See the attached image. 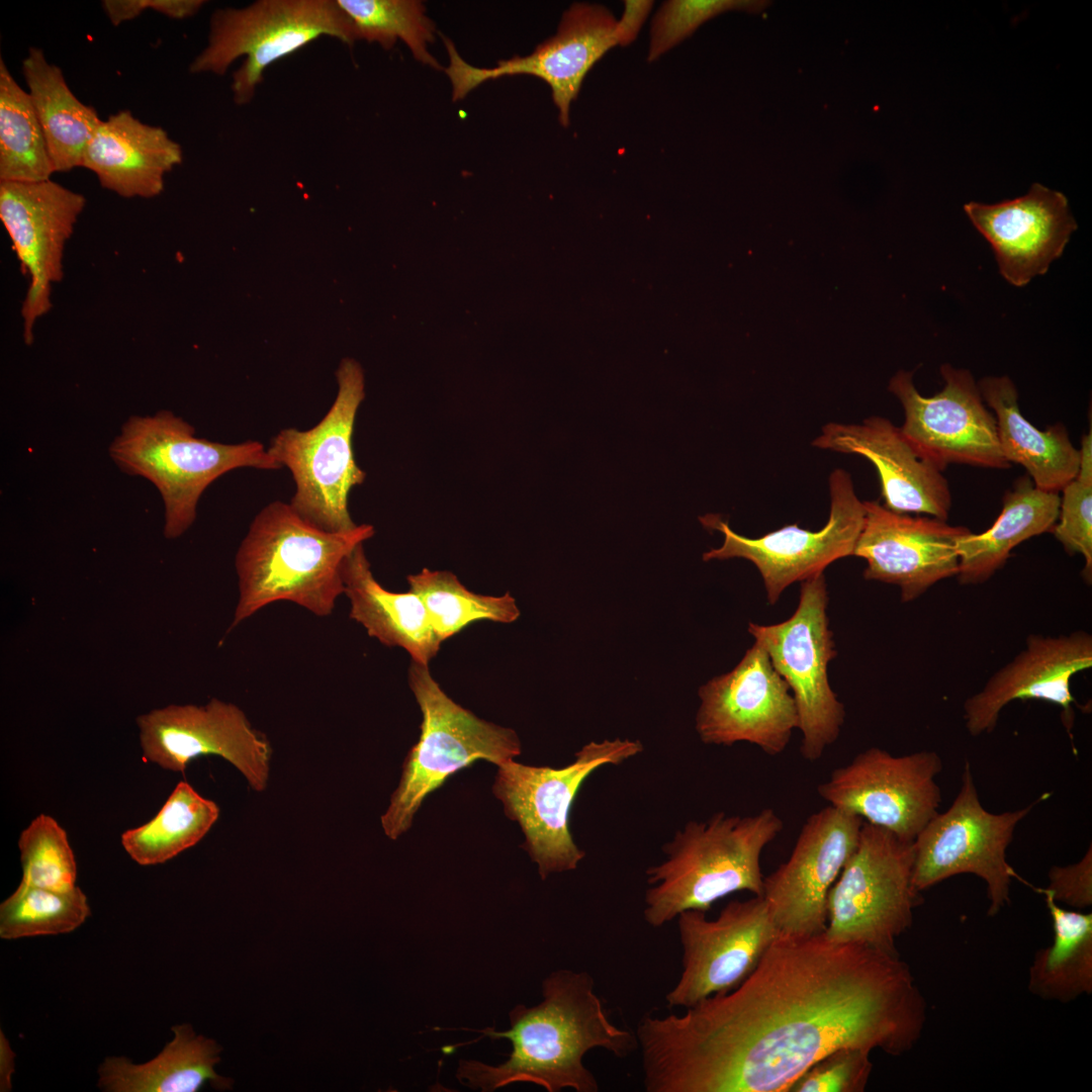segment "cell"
I'll use <instances>...</instances> for the list:
<instances>
[{
    "label": "cell",
    "instance_id": "cell-36",
    "mask_svg": "<svg viewBox=\"0 0 1092 1092\" xmlns=\"http://www.w3.org/2000/svg\"><path fill=\"white\" fill-rule=\"evenodd\" d=\"M90 915L83 891L53 890L19 883L0 905V936L16 939L68 933Z\"/></svg>",
    "mask_w": 1092,
    "mask_h": 1092
},
{
    "label": "cell",
    "instance_id": "cell-28",
    "mask_svg": "<svg viewBox=\"0 0 1092 1092\" xmlns=\"http://www.w3.org/2000/svg\"><path fill=\"white\" fill-rule=\"evenodd\" d=\"M978 386L994 412L1005 459L1023 466L1037 488L1061 491L1076 477L1080 460L1066 428L1057 424L1041 431L1029 423L1019 410L1016 386L1007 375L984 377Z\"/></svg>",
    "mask_w": 1092,
    "mask_h": 1092
},
{
    "label": "cell",
    "instance_id": "cell-39",
    "mask_svg": "<svg viewBox=\"0 0 1092 1092\" xmlns=\"http://www.w3.org/2000/svg\"><path fill=\"white\" fill-rule=\"evenodd\" d=\"M770 5L767 0H669L664 2L653 18L648 61L661 55L692 35L709 19L727 12H762Z\"/></svg>",
    "mask_w": 1092,
    "mask_h": 1092
},
{
    "label": "cell",
    "instance_id": "cell-13",
    "mask_svg": "<svg viewBox=\"0 0 1092 1092\" xmlns=\"http://www.w3.org/2000/svg\"><path fill=\"white\" fill-rule=\"evenodd\" d=\"M830 514L819 531L786 525L758 538L735 533L719 515L709 514L699 520L705 528L724 535L721 547L703 554L704 561L744 558L758 569L769 605L783 592L819 573L832 562L853 555L861 532L866 509L854 491L851 476L836 468L829 475Z\"/></svg>",
    "mask_w": 1092,
    "mask_h": 1092
},
{
    "label": "cell",
    "instance_id": "cell-2",
    "mask_svg": "<svg viewBox=\"0 0 1092 1092\" xmlns=\"http://www.w3.org/2000/svg\"><path fill=\"white\" fill-rule=\"evenodd\" d=\"M541 988L539 1004H519L509 1012V1029L476 1030L491 1039L507 1038L512 1052L496 1066L460 1060L455 1075L460 1083L482 1092L513 1083L536 1084L548 1092H598L585 1055L603 1049L623 1059L638 1049L635 1032L610 1020L589 973L560 969L549 974Z\"/></svg>",
    "mask_w": 1092,
    "mask_h": 1092
},
{
    "label": "cell",
    "instance_id": "cell-45",
    "mask_svg": "<svg viewBox=\"0 0 1092 1092\" xmlns=\"http://www.w3.org/2000/svg\"><path fill=\"white\" fill-rule=\"evenodd\" d=\"M1 1091H9L11 1089V1075L13 1074V1058L14 1054L10 1049V1045L1 1032Z\"/></svg>",
    "mask_w": 1092,
    "mask_h": 1092
},
{
    "label": "cell",
    "instance_id": "cell-15",
    "mask_svg": "<svg viewBox=\"0 0 1092 1092\" xmlns=\"http://www.w3.org/2000/svg\"><path fill=\"white\" fill-rule=\"evenodd\" d=\"M676 919L682 970L665 995L669 1007L686 1009L735 989L779 936L762 896L731 901L712 920L699 910Z\"/></svg>",
    "mask_w": 1092,
    "mask_h": 1092
},
{
    "label": "cell",
    "instance_id": "cell-14",
    "mask_svg": "<svg viewBox=\"0 0 1092 1092\" xmlns=\"http://www.w3.org/2000/svg\"><path fill=\"white\" fill-rule=\"evenodd\" d=\"M941 770L934 751L896 756L871 747L835 768L817 791L830 806L914 841L938 813L941 793L935 778Z\"/></svg>",
    "mask_w": 1092,
    "mask_h": 1092
},
{
    "label": "cell",
    "instance_id": "cell-31",
    "mask_svg": "<svg viewBox=\"0 0 1092 1092\" xmlns=\"http://www.w3.org/2000/svg\"><path fill=\"white\" fill-rule=\"evenodd\" d=\"M28 94L43 131L55 172L82 167L85 149L101 119L70 90L62 70L30 48L22 62Z\"/></svg>",
    "mask_w": 1092,
    "mask_h": 1092
},
{
    "label": "cell",
    "instance_id": "cell-12",
    "mask_svg": "<svg viewBox=\"0 0 1092 1092\" xmlns=\"http://www.w3.org/2000/svg\"><path fill=\"white\" fill-rule=\"evenodd\" d=\"M1043 794L1026 807L994 814L979 800L970 763L966 761L962 787L951 806L937 813L913 841L912 884L918 893L959 874L984 880L994 916L1010 902L1011 879L1016 876L1006 849L1017 824L1048 798Z\"/></svg>",
    "mask_w": 1092,
    "mask_h": 1092
},
{
    "label": "cell",
    "instance_id": "cell-35",
    "mask_svg": "<svg viewBox=\"0 0 1092 1092\" xmlns=\"http://www.w3.org/2000/svg\"><path fill=\"white\" fill-rule=\"evenodd\" d=\"M407 582L410 590L423 601L441 643L474 622L508 624L520 617L516 600L509 593L500 597L472 593L449 571L424 568L408 575Z\"/></svg>",
    "mask_w": 1092,
    "mask_h": 1092
},
{
    "label": "cell",
    "instance_id": "cell-34",
    "mask_svg": "<svg viewBox=\"0 0 1092 1092\" xmlns=\"http://www.w3.org/2000/svg\"><path fill=\"white\" fill-rule=\"evenodd\" d=\"M55 169L28 92L0 60V182H39Z\"/></svg>",
    "mask_w": 1092,
    "mask_h": 1092
},
{
    "label": "cell",
    "instance_id": "cell-38",
    "mask_svg": "<svg viewBox=\"0 0 1092 1092\" xmlns=\"http://www.w3.org/2000/svg\"><path fill=\"white\" fill-rule=\"evenodd\" d=\"M18 848L21 884L60 891L76 887L75 855L67 832L53 817H35L22 830Z\"/></svg>",
    "mask_w": 1092,
    "mask_h": 1092
},
{
    "label": "cell",
    "instance_id": "cell-8",
    "mask_svg": "<svg viewBox=\"0 0 1092 1092\" xmlns=\"http://www.w3.org/2000/svg\"><path fill=\"white\" fill-rule=\"evenodd\" d=\"M337 379L339 390L325 417L305 431L281 430L267 450L291 472L295 483L291 507L325 531L348 532L358 526L350 516L348 496L366 477L352 445L357 411L364 398V377L357 362L345 359Z\"/></svg>",
    "mask_w": 1092,
    "mask_h": 1092
},
{
    "label": "cell",
    "instance_id": "cell-10",
    "mask_svg": "<svg viewBox=\"0 0 1092 1092\" xmlns=\"http://www.w3.org/2000/svg\"><path fill=\"white\" fill-rule=\"evenodd\" d=\"M643 750L639 740L615 738L590 741L566 766H533L508 760L497 765L492 786L506 815L524 833L523 848L538 867L542 880L575 870L585 857L569 830V813L585 780L598 768L621 764Z\"/></svg>",
    "mask_w": 1092,
    "mask_h": 1092
},
{
    "label": "cell",
    "instance_id": "cell-3",
    "mask_svg": "<svg viewBox=\"0 0 1092 1092\" xmlns=\"http://www.w3.org/2000/svg\"><path fill=\"white\" fill-rule=\"evenodd\" d=\"M374 535L371 525L328 532L275 500L253 519L236 554L238 602L230 630L276 602L330 616L345 593L343 568L354 549Z\"/></svg>",
    "mask_w": 1092,
    "mask_h": 1092
},
{
    "label": "cell",
    "instance_id": "cell-1",
    "mask_svg": "<svg viewBox=\"0 0 1092 1092\" xmlns=\"http://www.w3.org/2000/svg\"><path fill=\"white\" fill-rule=\"evenodd\" d=\"M926 1001L899 954L780 935L735 989L636 1028L647 1092H789L841 1048L909 1052Z\"/></svg>",
    "mask_w": 1092,
    "mask_h": 1092
},
{
    "label": "cell",
    "instance_id": "cell-9",
    "mask_svg": "<svg viewBox=\"0 0 1092 1092\" xmlns=\"http://www.w3.org/2000/svg\"><path fill=\"white\" fill-rule=\"evenodd\" d=\"M913 864V841L863 822L828 894L826 936L899 954L896 940L911 927L922 900L912 884Z\"/></svg>",
    "mask_w": 1092,
    "mask_h": 1092
},
{
    "label": "cell",
    "instance_id": "cell-6",
    "mask_svg": "<svg viewBox=\"0 0 1092 1092\" xmlns=\"http://www.w3.org/2000/svg\"><path fill=\"white\" fill-rule=\"evenodd\" d=\"M408 684L423 719L419 741L405 756L398 787L381 816L383 831L392 840L411 827L424 799L452 775L477 759L499 765L522 751L513 729L479 719L455 703L428 665L412 661Z\"/></svg>",
    "mask_w": 1092,
    "mask_h": 1092
},
{
    "label": "cell",
    "instance_id": "cell-26",
    "mask_svg": "<svg viewBox=\"0 0 1092 1092\" xmlns=\"http://www.w3.org/2000/svg\"><path fill=\"white\" fill-rule=\"evenodd\" d=\"M182 159L180 145L162 127L121 110L100 121L85 149L82 167L121 197L152 198L163 191L165 174Z\"/></svg>",
    "mask_w": 1092,
    "mask_h": 1092
},
{
    "label": "cell",
    "instance_id": "cell-32",
    "mask_svg": "<svg viewBox=\"0 0 1092 1092\" xmlns=\"http://www.w3.org/2000/svg\"><path fill=\"white\" fill-rule=\"evenodd\" d=\"M1054 930L1053 943L1037 950L1029 968L1028 990L1062 1003L1092 992V914L1062 908L1044 889Z\"/></svg>",
    "mask_w": 1092,
    "mask_h": 1092
},
{
    "label": "cell",
    "instance_id": "cell-20",
    "mask_svg": "<svg viewBox=\"0 0 1092 1092\" xmlns=\"http://www.w3.org/2000/svg\"><path fill=\"white\" fill-rule=\"evenodd\" d=\"M616 26L617 20L606 7L574 3L563 13L555 35L530 55L498 61L493 68L469 65L454 43L442 36L449 56V66L444 71L452 84L453 100L464 98L487 80L532 75L550 86L559 121L567 126L570 104L576 99L584 77L608 51L618 46Z\"/></svg>",
    "mask_w": 1092,
    "mask_h": 1092
},
{
    "label": "cell",
    "instance_id": "cell-25",
    "mask_svg": "<svg viewBox=\"0 0 1092 1092\" xmlns=\"http://www.w3.org/2000/svg\"><path fill=\"white\" fill-rule=\"evenodd\" d=\"M811 445L860 455L871 461L879 473L885 508L947 520L951 492L943 471L888 419L870 417L860 424L828 423Z\"/></svg>",
    "mask_w": 1092,
    "mask_h": 1092
},
{
    "label": "cell",
    "instance_id": "cell-22",
    "mask_svg": "<svg viewBox=\"0 0 1092 1092\" xmlns=\"http://www.w3.org/2000/svg\"><path fill=\"white\" fill-rule=\"evenodd\" d=\"M866 515L853 555L863 558V577L896 585L904 603L940 580L957 576L959 540L971 532L931 516L896 513L878 500L863 502Z\"/></svg>",
    "mask_w": 1092,
    "mask_h": 1092
},
{
    "label": "cell",
    "instance_id": "cell-19",
    "mask_svg": "<svg viewBox=\"0 0 1092 1092\" xmlns=\"http://www.w3.org/2000/svg\"><path fill=\"white\" fill-rule=\"evenodd\" d=\"M862 823L830 805L813 813L789 859L763 877L762 897L780 935L825 931L829 891L857 845Z\"/></svg>",
    "mask_w": 1092,
    "mask_h": 1092
},
{
    "label": "cell",
    "instance_id": "cell-44",
    "mask_svg": "<svg viewBox=\"0 0 1092 1092\" xmlns=\"http://www.w3.org/2000/svg\"><path fill=\"white\" fill-rule=\"evenodd\" d=\"M652 7L653 1L649 0L624 1V11L616 26L619 46H628L637 37Z\"/></svg>",
    "mask_w": 1092,
    "mask_h": 1092
},
{
    "label": "cell",
    "instance_id": "cell-23",
    "mask_svg": "<svg viewBox=\"0 0 1092 1092\" xmlns=\"http://www.w3.org/2000/svg\"><path fill=\"white\" fill-rule=\"evenodd\" d=\"M1092 666V636L1084 630L1045 636L1031 634L1025 648L997 670L964 704L969 733H990L1003 708L1014 700H1042L1061 707L1063 723L1071 735L1074 723L1071 680Z\"/></svg>",
    "mask_w": 1092,
    "mask_h": 1092
},
{
    "label": "cell",
    "instance_id": "cell-18",
    "mask_svg": "<svg viewBox=\"0 0 1092 1092\" xmlns=\"http://www.w3.org/2000/svg\"><path fill=\"white\" fill-rule=\"evenodd\" d=\"M698 694L696 731L705 744L748 742L776 756L799 729L792 692L757 641L731 671L710 679Z\"/></svg>",
    "mask_w": 1092,
    "mask_h": 1092
},
{
    "label": "cell",
    "instance_id": "cell-41",
    "mask_svg": "<svg viewBox=\"0 0 1092 1092\" xmlns=\"http://www.w3.org/2000/svg\"><path fill=\"white\" fill-rule=\"evenodd\" d=\"M870 1054L858 1048L837 1049L805 1071L789 1092H862L873 1069Z\"/></svg>",
    "mask_w": 1092,
    "mask_h": 1092
},
{
    "label": "cell",
    "instance_id": "cell-16",
    "mask_svg": "<svg viewBox=\"0 0 1092 1092\" xmlns=\"http://www.w3.org/2000/svg\"><path fill=\"white\" fill-rule=\"evenodd\" d=\"M145 761L184 772L193 759L215 755L234 765L249 787L267 789L272 747L244 711L212 698L204 705H168L136 718Z\"/></svg>",
    "mask_w": 1092,
    "mask_h": 1092
},
{
    "label": "cell",
    "instance_id": "cell-11",
    "mask_svg": "<svg viewBox=\"0 0 1092 1092\" xmlns=\"http://www.w3.org/2000/svg\"><path fill=\"white\" fill-rule=\"evenodd\" d=\"M824 572L801 581L799 604L786 621L748 624V632L766 650L772 665L794 697L802 733L801 755L819 759L839 736L844 705L831 689L829 662L837 655L827 616Z\"/></svg>",
    "mask_w": 1092,
    "mask_h": 1092
},
{
    "label": "cell",
    "instance_id": "cell-40",
    "mask_svg": "<svg viewBox=\"0 0 1092 1092\" xmlns=\"http://www.w3.org/2000/svg\"><path fill=\"white\" fill-rule=\"evenodd\" d=\"M1058 521L1052 533L1069 555L1084 558L1082 577L1092 582V469L1079 468L1062 489Z\"/></svg>",
    "mask_w": 1092,
    "mask_h": 1092
},
{
    "label": "cell",
    "instance_id": "cell-37",
    "mask_svg": "<svg viewBox=\"0 0 1092 1092\" xmlns=\"http://www.w3.org/2000/svg\"><path fill=\"white\" fill-rule=\"evenodd\" d=\"M352 20L359 39L378 42L391 49L401 39L415 59L434 69H440L429 53L428 43L434 40L435 25L425 13V7L415 0H337Z\"/></svg>",
    "mask_w": 1092,
    "mask_h": 1092
},
{
    "label": "cell",
    "instance_id": "cell-42",
    "mask_svg": "<svg viewBox=\"0 0 1092 1092\" xmlns=\"http://www.w3.org/2000/svg\"><path fill=\"white\" fill-rule=\"evenodd\" d=\"M1056 902L1078 909L1092 904V849L1076 863L1053 867L1049 872V886L1044 889Z\"/></svg>",
    "mask_w": 1092,
    "mask_h": 1092
},
{
    "label": "cell",
    "instance_id": "cell-43",
    "mask_svg": "<svg viewBox=\"0 0 1092 1092\" xmlns=\"http://www.w3.org/2000/svg\"><path fill=\"white\" fill-rule=\"evenodd\" d=\"M204 3L202 0H104L101 5L110 22L117 26L134 19L146 9L173 19L188 18L196 14Z\"/></svg>",
    "mask_w": 1092,
    "mask_h": 1092
},
{
    "label": "cell",
    "instance_id": "cell-24",
    "mask_svg": "<svg viewBox=\"0 0 1092 1092\" xmlns=\"http://www.w3.org/2000/svg\"><path fill=\"white\" fill-rule=\"evenodd\" d=\"M964 209L990 243L1002 277L1017 287L1045 274L1078 228L1067 197L1039 183L1023 196L995 204L971 201Z\"/></svg>",
    "mask_w": 1092,
    "mask_h": 1092
},
{
    "label": "cell",
    "instance_id": "cell-5",
    "mask_svg": "<svg viewBox=\"0 0 1092 1092\" xmlns=\"http://www.w3.org/2000/svg\"><path fill=\"white\" fill-rule=\"evenodd\" d=\"M120 470L152 482L164 504V536L183 535L196 519L204 490L224 473L243 467L281 469L258 441L236 444L196 437L195 429L170 411L130 417L109 446Z\"/></svg>",
    "mask_w": 1092,
    "mask_h": 1092
},
{
    "label": "cell",
    "instance_id": "cell-33",
    "mask_svg": "<svg viewBox=\"0 0 1092 1092\" xmlns=\"http://www.w3.org/2000/svg\"><path fill=\"white\" fill-rule=\"evenodd\" d=\"M219 813L214 801L181 781L155 817L121 835V845L139 864L163 863L197 844L217 821Z\"/></svg>",
    "mask_w": 1092,
    "mask_h": 1092
},
{
    "label": "cell",
    "instance_id": "cell-30",
    "mask_svg": "<svg viewBox=\"0 0 1092 1092\" xmlns=\"http://www.w3.org/2000/svg\"><path fill=\"white\" fill-rule=\"evenodd\" d=\"M173 1039L150 1062L133 1064L124 1057H108L101 1064L98 1086L109 1092H194L209 1082L231 1088L232 1080L219 1076L215 1066L221 1048L211 1038L196 1034L190 1024L173 1028Z\"/></svg>",
    "mask_w": 1092,
    "mask_h": 1092
},
{
    "label": "cell",
    "instance_id": "cell-21",
    "mask_svg": "<svg viewBox=\"0 0 1092 1092\" xmlns=\"http://www.w3.org/2000/svg\"><path fill=\"white\" fill-rule=\"evenodd\" d=\"M86 198L50 180L0 182V218L28 279L21 306L23 339L33 341L35 322L52 308V288L63 279V258Z\"/></svg>",
    "mask_w": 1092,
    "mask_h": 1092
},
{
    "label": "cell",
    "instance_id": "cell-27",
    "mask_svg": "<svg viewBox=\"0 0 1092 1092\" xmlns=\"http://www.w3.org/2000/svg\"><path fill=\"white\" fill-rule=\"evenodd\" d=\"M345 593L350 602V618L368 635L388 647H400L412 661L428 665L440 649L421 598L410 590L394 593L374 577L363 544L347 557L343 568Z\"/></svg>",
    "mask_w": 1092,
    "mask_h": 1092
},
{
    "label": "cell",
    "instance_id": "cell-29",
    "mask_svg": "<svg viewBox=\"0 0 1092 1092\" xmlns=\"http://www.w3.org/2000/svg\"><path fill=\"white\" fill-rule=\"evenodd\" d=\"M1060 502L1059 492L1037 488L1027 474L1019 477L1005 492L1002 511L994 524L985 532H969L959 540V582H986L1005 565L1017 545L1052 532Z\"/></svg>",
    "mask_w": 1092,
    "mask_h": 1092
},
{
    "label": "cell",
    "instance_id": "cell-17",
    "mask_svg": "<svg viewBox=\"0 0 1092 1092\" xmlns=\"http://www.w3.org/2000/svg\"><path fill=\"white\" fill-rule=\"evenodd\" d=\"M944 387L923 396L913 372L900 370L890 380L905 413L900 427L906 439L942 471L948 464L1008 469L997 435L996 420L984 404L978 383L967 369L941 365Z\"/></svg>",
    "mask_w": 1092,
    "mask_h": 1092
},
{
    "label": "cell",
    "instance_id": "cell-7",
    "mask_svg": "<svg viewBox=\"0 0 1092 1092\" xmlns=\"http://www.w3.org/2000/svg\"><path fill=\"white\" fill-rule=\"evenodd\" d=\"M322 35L349 46L359 39L337 0H260L241 9H219L210 19L207 46L189 70L223 75L246 56L233 75L232 91L237 104H247L271 64Z\"/></svg>",
    "mask_w": 1092,
    "mask_h": 1092
},
{
    "label": "cell",
    "instance_id": "cell-4",
    "mask_svg": "<svg viewBox=\"0 0 1092 1092\" xmlns=\"http://www.w3.org/2000/svg\"><path fill=\"white\" fill-rule=\"evenodd\" d=\"M784 823L774 809L748 816L691 820L662 846L665 859L646 869L644 920L659 928L688 910L707 912L739 891L762 896L760 857Z\"/></svg>",
    "mask_w": 1092,
    "mask_h": 1092
}]
</instances>
